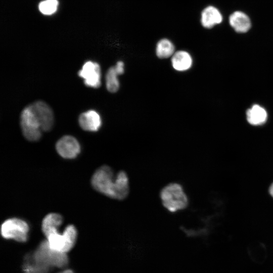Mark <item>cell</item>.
<instances>
[{
    "label": "cell",
    "instance_id": "6da1fadb",
    "mask_svg": "<svg viewBox=\"0 0 273 273\" xmlns=\"http://www.w3.org/2000/svg\"><path fill=\"white\" fill-rule=\"evenodd\" d=\"M91 183L96 191L112 199L121 200L129 194V181L126 172L120 171L115 175L113 169L107 165L96 170Z\"/></svg>",
    "mask_w": 273,
    "mask_h": 273
},
{
    "label": "cell",
    "instance_id": "7a4b0ae2",
    "mask_svg": "<svg viewBox=\"0 0 273 273\" xmlns=\"http://www.w3.org/2000/svg\"><path fill=\"white\" fill-rule=\"evenodd\" d=\"M28 260L42 271L48 273L51 267L63 268L68 263L66 253L52 249L47 240L40 243Z\"/></svg>",
    "mask_w": 273,
    "mask_h": 273
},
{
    "label": "cell",
    "instance_id": "3957f363",
    "mask_svg": "<svg viewBox=\"0 0 273 273\" xmlns=\"http://www.w3.org/2000/svg\"><path fill=\"white\" fill-rule=\"evenodd\" d=\"M160 196L163 206L171 212L184 209L188 205L187 196L179 184L167 185L162 189Z\"/></svg>",
    "mask_w": 273,
    "mask_h": 273
},
{
    "label": "cell",
    "instance_id": "277c9868",
    "mask_svg": "<svg viewBox=\"0 0 273 273\" xmlns=\"http://www.w3.org/2000/svg\"><path fill=\"white\" fill-rule=\"evenodd\" d=\"M77 236L76 228L69 224L62 233L58 231L50 234L47 237V241L52 249L66 253L74 246Z\"/></svg>",
    "mask_w": 273,
    "mask_h": 273
},
{
    "label": "cell",
    "instance_id": "5b68a950",
    "mask_svg": "<svg viewBox=\"0 0 273 273\" xmlns=\"http://www.w3.org/2000/svg\"><path fill=\"white\" fill-rule=\"evenodd\" d=\"M20 126L24 138L28 141L35 142L41 138L42 130L30 105L21 112Z\"/></svg>",
    "mask_w": 273,
    "mask_h": 273
},
{
    "label": "cell",
    "instance_id": "8992f818",
    "mask_svg": "<svg viewBox=\"0 0 273 273\" xmlns=\"http://www.w3.org/2000/svg\"><path fill=\"white\" fill-rule=\"evenodd\" d=\"M29 225L24 220L18 218L6 220L2 224L1 232L3 237L25 242L28 239Z\"/></svg>",
    "mask_w": 273,
    "mask_h": 273
},
{
    "label": "cell",
    "instance_id": "52a82bcc",
    "mask_svg": "<svg viewBox=\"0 0 273 273\" xmlns=\"http://www.w3.org/2000/svg\"><path fill=\"white\" fill-rule=\"evenodd\" d=\"M37 119L42 131L51 130L54 125V113L51 108L46 103L37 101L30 104Z\"/></svg>",
    "mask_w": 273,
    "mask_h": 273
},
{
    "label": "cell",
    "instance_id": "ba28073f",
    "mask_svg": "<svg viewBox=\"0 0 273 273\" xmlns=\"http://www.w3.org/2000/svg\"><path fill=\"white\" fill-rule=\"evenodd\" d=\"M78 75L84 79L86 86L99 88L101 84V70L100 65L88 61L86 62L78 72Z\"/></svg>",
    "mask_w": 273,
    "mask_h": 273
},
{
    "label": "cell",
    "instance_id": "9c48e42d",
    "mask_svg": "<svg viewBox=\"0 0 273 273\" xmlns=\"http://www.w3.org/2000/svg\"><path fill=\"white\" fill-rule=\"evenodd\" d=\"M56 149L59 155L65 159H74L80 152V146L76 138L64 135L56 143Z\"/></svg>",
    "mask_w": 273,
    "mask_h": 273
},
{
    "label": "cell",
    "instance_id": "30bf717a",
    "mask_svg": "<svg viewBox=\"0 0 273 273\" xmlns=\"http://www.w3.org/2000/svg\"><path fill=\"white\" fill-rule=\"evenodd\" d=\"M78 123L80 127L85 131H97L102 125V120L97 112L90 110L79 115Z\"/></svg>",
    "mask_w": 273,
    "mask_h": 273
},
{
    "label": "cell",
    "instance_id": "8fae6325",
    "mask_svg": "<svg viewBox=\"0 0 273 273\" xmlns=\"http://www.w3.org/2000/svg\"><path fill=\"white\" fill-rule=\"evenodd\" d=\"M171 65L173 69L179 72L190 69L193 65V59L187 51L180 50L175 52L171 57Z\"/></svg>",
    "mask_w": 273,
    "mask_h": 273
},
{
    "label": "cell",
    "instance_id": "7c38bea8",
    "mask_svg": "<svg viewBox=\"0 0 273 273\" xmlns=\"http://www.w3.org/2000/svg\"><path fill=\"white\" fill-rule=\"evenodd\" d=\"M222 17L219 10L213 6L205 8L201 13V22L206 28H211L222 22Z\"/></svg>",
    "mask_w": 273,
    "mask_h": 273
},
{
    "label": "cell",
    "instance_id": "4fadbf2b",
    "mask_svg": "<svg viewBox=\"0 0 273 273\" xmlns=\"http://www.w3.org/2000/svg\"><path fill=\"white\" fill-rule=\"evenodd\" d=\"M230 25L237 32L244 33L251 27V21L248 16L244 13L236 11L229 17Z\"/></svg>",
    "mask_w": 273,
    "mask_h": 273
},
{
    "label": "cell",
    "instance_id": "5bb4252c",
    "mask_svg": "<svg viewBox=\"0 0 273 273\" xmlns=\"http://www.w3.org/2000/svg\"><path fill=\"white\" fill-rule=\"evenodd\" d=\"M62 223L63 217L60 214L56 213H49L42 220V231L47 237L50 234L59 231Z\"/></svg>",
    "mask_w": 273,
    "mask_h": 273
},
{
    "label": "cell",
    "instance_id": "9a60e30c",
    "mask_svg": "<svg viewBox=\"0 0 273 273\" xmlns=\"http://www.w3.org/2000/svg\"><path fill=\"white\" fill-rule=\"evenodd\" d=\"M247 118L250 124L259 125L265 121L267 118V113L262 107L255 105L247 111Z\"/></svg>",
    "mask_w": 273,
    "mask_h": 273
},
{
    "label": "cell",
    "instance_id": "2e32d148",
    "mask_svg": "<svg viewBox=\"0 0 273 273\" xmlns=\"http://www.w3.org/2000/svg\"><path fill=\"white\" fill-rule=\"evenodd\" d=\"M174 53L175 47L170 40L167 38H162L157 42L156 47V54L159 58H168L172 57Z\"/></svg>",
    "mask_w": 273,
    "mask_h": 273
},
{
    "label": "cell",
    "instance_id": "e0dca14e",
    "mask_svg": "<svg viewBox=\"0 0 273 273\" xmlns=\"http://www.w3.org/2000/svg\"><path fill=\"white\" fill-rule=\"evenodd\" d=\"M118 75L114 67L109 68L107 71L105 77L106 86L107 89L110 93H116L119 88Z\"/></svg>",
    "mask_w": 273,
    "mask_h": 273
},
{
    "label": "cell",
    "instance_id": "ac0fdd59",
    "mask_svg": "<svg viewBox=\"0 0 273 273\" xmlns=\"http://www.w3.org/2000/svg\"><path fill=\"white\" fill-rule=\"evenodd\" d=\"M58 6V0H45L39 3L38 8L41 13L48 15L54 14Z\"/></svg>",
    "mask_w": 273,
    "mask_h": 273
},
{
    "label": "cell",
    "instance_id": "d6986e66",
    "mask_svg": "<svg viewBox=\"0 0 273 273\" xmlns=\"http://www.w3.org/2000/svg\"><path fill=\"white\" fill-rule=\"evenodd\" d=\"M114 68L118 75L124 73V64L122 61H119L117 62L116 65L114 66Z\"/></svg>",
    "mask_w": 273,
    "mask_h": 273
},
{
    "label": "cell",
    "instance_id": "ffe728a7",
    "mask_svg": "<svg viewBox=\"0 0 273 273\" xmlns=\"http://www.w3.org/2000/svg\"><path fill=\"white\" fill-rule=\"evenodd\" d=\"M58 273H74V272L70 269H66Z\"/></svg>",
    "mask_w": 273,
    "mask_h": 273
},
{
    "label": "cell",
    "instance_id": "44dd1931",
    "mask_svg": "<svg viewBox=\"0 0 273 273\" xmlns=\"http://www.w3.org/2000/svg\"><path fill=\"white\" fill-rule=\"evenodd\" d=\"M269 191L270 195L273 197V183L270 186Z\"/></svg>",
    "mask_w": 273,
    "mask_h": 273
}]
</instances>
